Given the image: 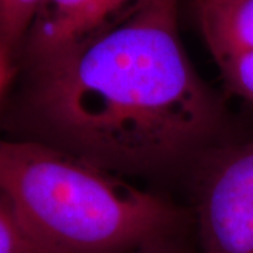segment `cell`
I'll return each mask as SVG.
<instances>
[{
  "label": "cell",
  "instance_id": "8",
  "mask_svg": "<svg viewBox=\"0 0 253 253\" xmlns=\"http://www.w3.org/2000/svg\"><path fill=\"white\" fill-rule=\"evenodd\" d=\"M0 253H40L0 196Z\"/></svg>",
  "mask_w": 253,
  "mask_h": 253
},
{
  "label": "cell",
  "instance_id": "3",
  "mask_svg": "<svg viewBox=\"0 0 253 253\" xmlns=\"http://www.w3.org/2000/svg\"><path fill=\"white\" fill-rule=\"evenodd\" d=\"M197 219L200 253H253V141L210 154Z\"/></svg>",
  "mask_w": 253,
  "mask_h": 253
},
{
  "label": "cell",
  "instance_id": "1",
  "mask_svg": "<svg viewBox=\"0 0 253 253\" xmlns=\"http://www.w3.org/2000/svg\"><path fill=\"white\" fill-rule=\"evenodd\" d=\"M36 62L31 106L49 145L114 174L179 162L221 124L218 100L181 45L177 0H142Z\"/></svg>",
  "mask_w": 253,
  "mask_h": 253
},
{
  "label": "cell",
  "instance_id": "6",
  "mask_svg": "<svg viewBox=\"0 0 253 253\" xmlns=\"http://www.w3.org/2000/svg\"><path fill=\"white\" fill-rule=\"evenodd\" d=\"M44 0H0V34L16 42L31 28Z\"/></svg>",
  "mask_w": 253,
  "mask_h": 253
},
{
  "label": "cell",
  "instance_id": "10",
  "mask_svg": "<svg viewBox=\"0 0 253 253\" xmlns=\"http://www.w3.org/2000/svg\"><path fill=\"white\" fill-rule=\"evenodd\" d=\"M197 1H203V0H196V3H197Z\"/></svg>",
  "mask_w": 253,
  "mask_h": 253
},
{
  "label": "cell",
  "instance_id": "7",
  "mask_svg": "<svg viewBox=\"0 0 253 253\" xmlns=\"http://www.w3.org/2000/svg\"><path fill=\"white\" fill-rule=\"evenodd\" d=\"M217 65L228 90L253 103V51L231 55Z\"/></svg>",
  "mask_w": 253,
  "mask_h": 253
},
{
  "label": "cell",
  "instance_id": "2",
  "mask_svg": "<svg viewBox=\"0 0 253 253\" xmlns=\"http://www.w3.org/2000/svg\"><path fill=\"white\" fill-rule=\"evenodd\" d=\"M0 196L40 253H129L176 222L159 197L40 141L0 138Z\"/></svg>",
  "mask_w": 253,
  "mask_h": 253
},
{
  "label": "cell",
  "instance_id": "4",
  "mask_svg": "<svg viewBox=\"0 0 253 253\" xmlns=\"http://www.w3.org/2000/svg\"><path fill=\"white\" fill-rule=\"evenodd\" d=\"M142 0H44L33 23L30 48L44 59L89 38Z\"/></svg>",
  "mask_w": 253,
  "mask_h": 253
},
{
  "label": "cell",
  "instance_id": "9",
  "mask_svg": "<svg viewBox=\"0 0 253 253\" xmlns=\"http://www.w3.org/2000/svg\"><path fill=\"white\" fill-rule=\"evenodd\" d=\"M129 253H189L186 252L183 248L176 244L172 239V236L165 238V239H159L151 244L145 245L139 249H135Z\"/></svg>",
  "mask_w": 253,
  "mask_h": 253
},
{
  "label": "cell",
  "instance_id": "5",
  "mask_svg": "<svg viewBox=\"0 0 253 253\" xmlns=\"http://www.w3.org/2000/svg\"><path fill=\"white\" fill-rule=\"evenodd\" d=\"M201 30L215 62L253 51V0L197 1Z\"/></svg>",
  "mask_w": 253,
  "mask_h": 253
}]
</instances>
